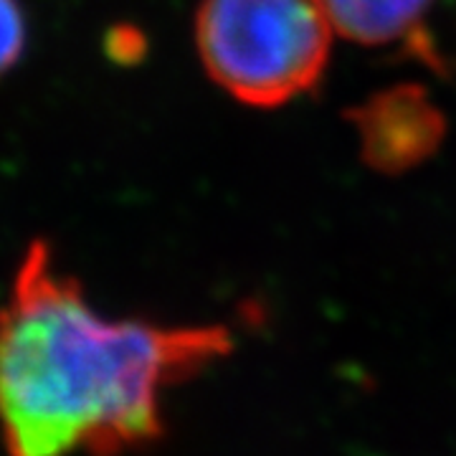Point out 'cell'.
<instances>
[{
	"instance_id": "6da1fadb",
	"label": "cell",
	"mask_w": 456,
	"mask_h": 456,
	"mask_svg": "<svg viewBox=\"0 0 456 456\" xmlns=\"http://www.w3.org/2000/svg\"><path fill=\"white\" fill-rule=\"evenodd\" d=\"M233 350L224 325L107 320L46 239L0 307V431L11 456H117L163 434L160 395Z\"/></svg>"
},
{
	"instance_id": "7a4b0ae2",
	"label": "cell",
	"mask_w": 456,
	"mask_h": 456,
	"mask_svg": "<svg viewBox=\"0 0 456 456\" xmlns=\"http://www.w3.org/2000/svg\"><path fill=\"white\" fill-rule=\"evenodd\" d=\"M332 23L322 0H200L198 59L248 107H279L322 77Z\"/></svg>"
},
{
	"instance_id": "3957f363",
	"label": "cell",
	"mask_w": 456,
	"mask_h": 456,
	"mask_svg": "<svg viewBox=\"0 0 456 456\" xmlns=\"http://www.w3.org/2000/svg\"><path fill=\"white\" fill-rule=\"evenodd\" d=\"M362 152L380 170L419 163L439 142L441 117L416 89H395L373 97L355 114Z\"/></svg>"
},
{
	"instance_id": "277c9868",
	"label": "cell",
	"mask_w": 456,
	"mask_h": 456,
	"mask_svg": "<svg viewBox=\"0 0 456 456\" xmlns=\"http://www.w3.org/2000/svg\"><path fill=\"white\" fill-rule=\"evenodd\" d=\"M330 23L350 41L383 46L416 41L434 0H322Z\"/></svg>"
},
{
	"instance_id": "5b68a950",
	"label": "cell",
	"mask_w": 456,
	"mask_h": 456,
	"mask_svg": "<svg viewBox=\"0 0 456 456\" xmlns=\"http://www.w3.org/2000/svg\"><path fill=\"white\" fill-rule=\"evenodd\" d=\"M28 44V20L20 0H0V79L13 71Z\"/></svg>"
}]
</instances>
